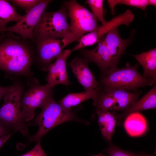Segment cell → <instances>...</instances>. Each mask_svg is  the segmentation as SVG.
Instances as JSON below:
<instances>
[{"label":"cell","mask_w":156,"mask_h":156,"mask_svg":"<svg viewBox=\"0 0 156 156\" xmlns=\"http://www.w3.org/2000/svg\"><path fill=\"white\" fill-rule=\"evenodd\" d=\"M135 31H131L129 37L124 39L119 35L118 27L114 29L100 40L94 49L81 50L84 59L87 62L96 64L102 73L117 67L120 58L131 43Z\"/></svg>","instance_id":"obj_1"},{"label":"cell","mask_w":156,"mask_h":156,"mask_svg":"<svg viewBox=\"0 0 156 156\" xmlns=\"http://www.w3.org/2000/svg\"><path fill=\"white\" fill-rule=\"evenodd\" d=\"M9 32L0 43V69L6 72L25 75L34 59L32 49L26 40Z\"/></svg>","instance_id":"obj_2"},{"label":"cell","mask_w":156,"mask_h":156,"mask_svg":"<svg viewBox=\"0 0 156 156\" xmlns=\"http://www.w3.org/2000/svg\"><path fill=\"white\" fill-rule=\"evenodd\" d=\"M138 63L132 66L126 63L123 68H113L102 73L99 86L102 88H114L128 91L136 92L140 88L153 85L156 83L145 78L138 72Z\"/></svg>","instance_id":"obj_3"},{"label":"cell","mask_w":156,"mask_h":156,"mask_svg":"<svg viewBox=\"0 0 156 156\" xmlns=\"http://www.w3.org/2000/svg\"><path fill=\"white\" fill-rule=\"evenodd\" d=\"M67 16V10L65 6L54 12L45 11L34 29L33 40L45 37L61 39L65 47L73 42Z\"/></svg>","instance_id":"obj_4"},{"label":"cell","mask_w":156,"mask_h":156,"mask_svg":"<svg viewBox=\"0 0 156 156\" xmlns=\"http://www.w3.org/2000/svg\"><path fill=\"white\" fill-rule=\"evenodd\" d=\"M42 110L34 120L36 125L39 126L38 131L29 139L31 142L40 140L47 132L53 128L63 123L75 121L85 123L78 118L71 110L63 108L53 97L49 99L41 107Z\"/></svg>","instance_id":"obj_5"},{"label":"cell","mask_w":156,"mask_h":156,"mask_svg":"<svg viewBox=\"0 0 156 156\" xmlns=\"http://www.w3.org/2000/svg\"><path fill=\"white\" fill-rule=\"evenodd\" d=\"M23 92V87L19 84L10 86L3 97L4 103L0 108V123L26 134L25 122L21 116V100Z\"/></svg>","instance_id":"obj_6"},{"label":"cell","mask_w":156,"mask_h":156,"mask_svg":"<svg viewBox=\"0 0 156 156\" xmlns=\"http://www.w3.org/2000/svg\"><path fill=\"white\" fill-rule=\"evenodd\" d=\"M64 4L70 20V29L73 42L78 41L84 34L94 31L100 26L92 13L76 0L66 1Z\"/></svg>","instance_id":"obj_7"},{"label":"cell","mask_w":156,"mask_h":156,"mask_svg":"<svg viewBox=\"0 0 156 156\" xmlns=\"http://www.w3.org/2000/svg\"><path fill=\"white\" fill-rule=\"evenodd\" d=\"M54 87L50 84L32 85L24 93L21 100V116L25 122L30 121L35 115V111L41 107L52 96Z\"/></svg>","instance_id":"obj_8"},{"label":"cell","mask_w":156,"mask_h":156,"mask_svg":"<svg viewBox=\"0 0 156 156\" xmlns=\"http://www.w3.org/2000/svg\"><path fill=\"white\" fill-rule=\"evenodd\" d=\"M134 18V15L132 12L129 9L127 10L94 31L83 35L78 41V44L71 49L72 52L97 44L105 35L114 29L121 25L129 26Z\"/></svg>","instance_id":"obj_9"},{"label":"cell","mask_w":156,"mask_h":156,"mask_svg":"<svg viewBox=\"0 0 156 156\" xmlns=\"http://www.w3.org/2000/svg\"><path fill=\"white\" fill-rule=\"evenodd\" d=\"M52 1L42 0L33 8L14 25L0 29V33L8 32L19 35L24 40H33V33L35 27L48 4Z\"/></svg>","instance_id":"obj_10"},{"label":"cell","mask_w":156,"mask_h":156,"mask_svg":"<svg viewBox=\"0 0 156 156\" xmlns=\"http://www.w3.org/2000/svg\"><path fill=\"white\" fill-rule=\"evenodd\" d=\"M72 52L69 49L63 50L53 63L43 68V70L48 72L46 78L48 84L54 86L60 84L66 86L71 84L68 76L66 61Z\"/></svg>","instance_id":"obj_11"},{"label":"cell","mask_w":156,"mask_h":156,"mask_svg":"<svg viewBox=\"0 0 156 156\" xmlns=\"http://www.w3.org/2000/svg\"><path fill=\"white\" fill-rule=\"evenodd\" d=\"M33 40L36 43L40 61L46 65L44 68L50 65L65 47L63 40L61 39L45 37L37 38Z\"/></svg>","instance_id":"obj_12"},{"label":"cell","mask_w":156,"mask_h":156,"mask_svg":"<svg viewBox=\"0 0 156 156\" xmlns=\"http://www.w3.org/2000/svg\"><path fill=\"white\" fill-rule=\"evenodd\" d=\"M68 65L78 81L86 91L92 90L98 87V83L84 59L76 57L68 63Z\"/></svg>","instance_id":"obj_13"},{"label":"cell","mask_w":156,"mask_h":156,"mask_svg":"<svg viewBox=\"0 0 156 156\" xmlns=\"http://www.w3.org/2000/svg\"><path fill=\"white\" fill-rule=\"evenodd\" d=\"M156 107V85L141 99L138 100L130 108L120 114H116L117 126L120 125L122 120L128 115L133 113L140 112L148 109L155 108Z\"/></svg>","instance_id":"obj_14"},{"label":"cell","mask_w":156,"mask_h":156,"mask_svg":"<svg viewBox=\"0 0 156 156\" xmlns=\"http://www.w3.org/2000/svg\"><path fill=\"white\" fill-rule=\"evenodd\" d=\"M101 88L107 90L113 98L116 111H124L128 109L138 100L141 92V91L131 92L114 88Z\"/></svg>","instance_id":"obj_15"},{"label":"cell","mask_w":156,"mask_h":156,"mask_svg":"<svg viewBox=\"0 0 156 156\" xmlns=\"http://www.w3.org/2000/svg\"><path fill=\"white\" fill-rule=\"evenodd\" d=\"M142 65L143 69L142 75L145 78L156 81V48L142 52L138 55H131Z\"/></svg>","instance_id":"obj_16"},{"label":"cell","mask_w":156,"mask_h":156,"mask_svg":"<svg viewBox=\"0 0 156 156\" xmlns=\"http://www.w3.org/2000/svg\"><path fill=\"white\" fill-rule=\"evenodd\" d=\"M124 125L127 133L133 137L144 134L148 128L145 118L139 112L133 113L128 115L126 117Z\"/></svg>","instance_id":"obj_17"},{"label":"cell","mask_w":156,"mask_h":156,"mask_svg":"<svg viewBox=\"0 0 156 156\" xmlns=\"http://www.w3.org/2000/svg\"><path fill=\"white\" fill-rule=\"evenodd\" d=\"M98 123L103 136L110 140L114 134L117 117L116 114L108 111L96 112Z\"/></svg>","instance_id":"obj_18"},{"label":"cell","mask_w":156,"mask_h":156,"mask_svg":"<svg viewBox=\"0 0 156 156\" xmlns=\"http://www.w3.org/2000/svg\"><path fill=\"white\" fill-rule=\"evenodd\" d=\"M98 88L99 86L92 90L68 94L58 102L65 109L71 110L73 107L86 100L92 99L93 101H94L96 97Z\"/></svg>","instance_id":"obj_19"},{"label":"cell","mask_w":156,"mask_h":156,"mask_svg":"<svg viewBox=\"0 0 156 156\" xmlns=\"http://www.w3.org/2000/svg\"><path fill=\"white\" fill-rule=\"evenodd\" d=\"M22 16L7 1L0 0V29L6 27L7 24L9 22H17Z\"/></svg>","instance_id":"obj_20"},{"label":"cell","mask_w":156,"mask_h":156,"mask_svg":"<svg viewBox=\"0 0 156 156\" xmlns=\"http://www.w3.org/2000/svg\"><path fill=\"white\" fill-rule=\"evenodd\" d=\"M112 14H115V7L118 4H123L136 7L145 11L148 5L147 0H107Z\"/></svg>","instance_id":"obj_21"},{"label":"cell","mask_w":156,"mask_h":156,"mask_svg":"<svg viewBox=\"0 0 156 156\" xmlns=\"http://www.w3.org/2000/svg\"><path fill=\"white\" fill-rule=\"evenodd\" d=\"M103 0H87L86 3L91 9L92 13L102 25L106 22L104 17Z\"/></svg>","instance_id":"obj_22"},{"label":"cell","mask_w":156,"mask_h":156,"mask_svg":"<svg viewBox=\"0 0 156 156\" xmlns=\"http://www.w3.org/2000/svg\"><path fill=\"white\" fill-rule=\"evenodd\" d=\"M104 151L109 156H153L144 153H134L124 151L112 144H110Z\"/></svg>","instance_id":"obj_23"},{"label":"cell","mask_w":156,"mask_h":156,"mask_svg":"<svg viewBox=\"0 0 156 156\" xmlns=\"http://www.w3.org/2000/svg\"><path fill=\"white\" fill-rule=\"evenodd\" d=\"M10 1L15 5L23 9L26 13L40 3L41 0H12Z\"/></svg>","instance_id":"obj_24"},{"label":"cell","mask_w":156,"mask_h":156,"mask_svg":"<svg viewBox=\"0 0 156 156\" xmlns=\"http://www.w3.org/2000/svg\"><path fill=\"white\" fill-rule=\"evenodd\" d=\"M40 140L38 141L36 145L30 151L19 156H47V154L42 148Z\"/></svg>","instance_id":"obj_25"},{"label":"cell","mask_w":156,"mask_h":156,"mask_svg":"<svg viewBox=\"0 0 156 156\" xmlns=\"http://www.w3.org/2000/svg\"><path fill=\"white\" fill-rule=\"evenodd\" d=\"M14 133L7 134L0 137V148L3 144L10 138Z\"/></svg>","instance_id":"obj_26"},{"label":"cell","mask_w":156,"mask_h":156,"mask_svg":"<svg viewBox=\"0 0 156 156\" xmlns=\"http://www.w3.org/2000/svg\"><path fill=\"white\" fill-rule=\"evenodd\" d=\"M10 87V86L7 87L0 86V100L7 92Z\"/></svg>","instance_id":"obj_27"},{"label":"cell","mask_w":156,"mask_h":156,"mask_svg":"<svg viewBox=\"0 0 156 156\" xmlns=\"http://www.w3.org/2000/svg\"><path fill=\"white\" fill-rule=\"evenodd\" d=\"M8 132L7 128L0 123V137L7 134Z\"/></svg>","instance_id":"obj_28"},{"label":"cell","mask_w":156,"mask_h":156,"mask_svg":"<svg viewBox=\"0 0 156 156\" xmlns=\"http://www.w3.org/2000/svg\"><path fill=\"white\" fill-rule=\"evenodd\" d=\"M148 5H153L156 7V0H147Z\"/></svg>","instance_id":"obj_29"},{"label":"cell","mask_w":156,"mask_h":156,"mask_svg":"<svg viewBox=\"0 0 156 156\" xmlns=\"http://www.w3.org/2000/svg\"><path fill=\"white\" fill-rule=\"evenodd\" d=\"M91 156H107V155L102 154V153H100L96 155H92Z\"/></svg>","instance_id":"obj_30"}]
</instances>
